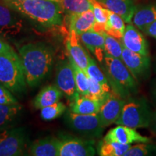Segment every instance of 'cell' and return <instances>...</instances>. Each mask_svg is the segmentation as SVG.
<instances>
[{
    "label": "cell",
    "mask_w": 156,
    "mask_h": 156,
    "mask_svg": "<svg viewBox=\"0 0 156 156\" xmlns=\"http://www.w3.org/2000/svg\"><path fill=\"white\" fill-rule=\"evenodd\" d=\"M0 83L14 94H21L26 90L22 62L14 50L0 54Z\"/></svg>",
    "instance_id": "cell-4"
},
{
    "label": "cell",
    "mask_w": 156,
    "mask_h": 156,
    "mask_svg": "<svg viewBox=\"0 0 156 156\" xmlns=\"http://www.w3.org/2000/svg\"><path fill=\"white\" fill-rule=\"evenodd\" d=\"M125 99L112 91L101 103L99 116L103 126H108L116 123L122 114L123 107L125 104Z\"/></svg>",
    "instance_id": "cell-10"
},
{
    "label": "cell",
    "mask_w": 156,
    "mask_h": 156,
    "mask_svg": "<svg viewBox=\"0 0 156 156\" xmlns=\"http://www.w3.org/2000/svg\"><path fill=\"white\" fill-rule=\"evenodd\" d=\"M23 27L20 15L0 2V38L9 39L21 32Z\"/></svg>",
    "instance_id": "cell-9"
},
{
    "label": "cell",
    "mask_w": 156,
    "mask_h": 156,
    "mask_svg": "<svg viewBox=\"0 0 156 156\" xmlns=\"http://www.w3.org/2000/svg\"><path fill=\"white\" fill-rule=\"evenodd\" d=\"M105 46L104 56H108L111 57L122 59L123 45L122 42L114 37L104 33Z\"/></svg>",
    "instance_id": "cell-30"
},
{
    "label": "cell",
    "mask_w": 156,
    "mask_h": 156,
    "mask_svg": "<svg viewBox=\"0 0 156 156\" xmlns=\"http://www.w3.org/2000/svg\"><path fill=\"white\" fill-rule=\"evenodd\" d=\"M70 63L73 68L74 74H75V80L76 84V90L78 93L82 95H88L89 82L88 76L86 72H85L81 68H80L75 62L69 56Z\"/></svg>",
    "instance_id": "cell-28"
},
{
    "label": "cell",
    "mask_w": 156,
    "mask_h": 156,
    "mask_svg": "<svg viewBox=\"0 0 156 156\" xmlns=\"http://www.w3.org/2000/svg\"><path fill=\"white\" fill-rule=\"evenodd\" d=\"M107 78L113 92L126 99L137 92V84L122 59L104 56Z\"/></svg>",
    "instance_id": "cell-3"
},
{
    "label": "cell",
    "mask_w": 156,
    "mask_h": 156,
    "mask_svg": "<svg viewBox=\"0 0 156 156\" xmlns=\"http://www.w3.org/2000/svg\"><path fill=\"white\" fill-rule=\"evenodd\" d=\"M156 154V146L149 143L140 142L137 145L131 146L124 153V156H145Z\"/></svg>",
    "instance_id": "cell-32"
},
{
    "label": "cell",
    "mask_w": 156,
    "mask_h": 156,
    "mask_svg": "<svg viewBox=\"0 0 156 156\" xmlns=\"http://www.w3.org/2000/svg\"><path fill=\"white\" fill-rule=\"evenodd\" d=\"M79 36L75 31L69 30V36L67 38V48L69 52V57L75 62V64L84 71H86L88 65L90 56L84 49L79 41Z\"/></svg>",
    "instance_id": "cell-16"
},
{
    "label": "cell",
    "mask_w": 156,
    "mask_h": 156,
    "mask_svg": "<svg viewBox=\"0 0 156 156\" xmlns=\"http://www.w3.org/2000/svg\"><path fill=\"white\" fill-rule=\"evenodd\" d=\"M79 38L84 46L96 56L99 62L102 61L104 57V33L101 34L90 30L80 35Z\"/></svg>",
    "instance_id": "cell-18"
},
{
    "label": "cell",
    "mask_w": 156,
    "mask_h": 156,
    "mask_svg": "<svg viewBox=\"0 0 156 156\" xmlns=\"http://www.w3.org/2000/svg\"><path fill=\"white\" fill-rule=\"evenodd\" d=\"M103 140L106 141L116 142L124 145L132 143H151L152 140L147 136H142L135 129L124 125H119L112 129L104 136Z\"/></svg>",
    "instance_id": "cell-13"
},
{
    "label": "cell",
    "mask_w": 156,
    "mask_h": 156,
    "mask_svg": "<svg viewBox=\"0 0 156 156\" xmlns=\"http://www.w3.org/2000/svg\"><path fill=\"white\" fill-rule=\"evenodd\" d=\"M27 85L38 86L49 75L54 62V48L44 42L25 44L18 49Z\"/></svg>",
    "instance_id": "cell-1"
},
{
    "label": "cell",
    "mask_w": 156,
    "mask_h": 156,
    "mask_svg": "<svg viewBox=\"0 0 156 156\" xmlns=\"http://www.w3.org/2000/svg\"><path fill=\"white\" fill-rule=\"evenodd\" d=\"M67 107L64 103L58 101L54 104L41 109V116L44 121H51L58 118L65 112Z\"/></svg>",
    "instance_id": "cell-31"
},
{
    "label": "cell",
    "mask_w": 156,
    "mask_h": 156,
    "mask_svg": "<svg viewBox=\"0 0 156 156\" xmlns=\"http://www.w3.org/2000/svg\"><path fill=\"white\" fill-rule=\"evenodd\" d=\"M56 85L70 101L77 93L73 68L70 61L64 59L57 65L56 75Z\"/></svg>",
    "instance_id": "cell-12"
},
{
    "label": "cell",
    "mask_w": 156,
    "mask_h": 156,
    "mask_svg": "<svg viewBox=\"0 0 156 156\" xmlns=\"http://www.w3.org/2000/svg\"><path fill=\"white\" fill-rule=\"evenodd\" d=\"M64 119L72 129L86 139L94 140L100 137L105 128L101 124L98 114H80L69 112Z\"/></svg>",
    "instance_id": "cell-6"
},
{
    "label": "cell",
    "mask_w": 156,
    "mask_h": 156,
    "mask_svg": "<svg viewBox=\"0 0 156 156\" xmlns=\"http://www.w3.org/2000/svg\"><path fill=\"white\" fill-rule=\"evenodd\" d=\"M131 147L130 145L103 140L98 145V153L101 156H122Z\"/></svg>",
    "instance_id": "cell-25"
},
{
    "label": "cell",
    "mask_w": 156,
    "mask_h": 156,
    "mask_svg": "<svg viewBox=\"0 0 156 156\" xmlns=\"http://www.w3.org/2000/svg\"><path fill=\"white\" fill-rule=\"evenodd\" d=\"M153 98H154V99H155V101H156V87H155V89L153 90Z\"/></svg>",
    "instance_id": "cell-38"
},
{
    "label": "cell",
    "mask_w": 156,
    "mask_h": 156,
    "mask_svg": "<svg viewBox=\"0 0 156 156\" xmlns=\"http://www.w3.org/2000/svg\"><path fill=\"white\" fill-rule=\"evenodd\" d=\"M85 72L89 77L92 78L93 80L100 84L106 92L109 93L112 91L111 85L108 83L107 77L103 74L100 67L97 65L95 60L90 56L88 65Z\"/></svg>",
    "instance_id": "cell-27"
},
{
    "label": "cell",
    "mask_w": 156,
    "mask_h": 156,
    "mask_svg": "<svg viewBox=\"0 0 156 156\" xmlns=\"http://www.w3.org/2000/svg\"><path fill=\"white\" fill-rule=\"evenodd\" d=\"M63 93L56 85H47L42 88L35 98L34 106L36 109H42L59 101Z\"/></svg>",
    "instance_id": "cell-21"
},
{
    "label": "cell",
    "mask_w": 156,
    "mask_h": 156,
    "mask_svg": "<svg viewBox=\"0 0 156 156\" xmlns=\"http://www.w3.org/2000/svg\"><path fill=\"white\" fill-rule=\"evenodd\" d=\"M94 140L62 136L60 139L59 156H92L95 155Z\"/></svg>",
    "instance_id": "cell-8"
},
{
    "label": "cell",
    "mask_w": 156,
    "mask_h": 156,
    "mask_svg": "<svg viewBox=\"0 0 156 156\" xmlns=\"http://www.w3.org/2000/svg\"><path fill=\"white\" fill-rule=\"evenodd\" d=\"M60 139L46 136L35 140L28 147V155L34 156H59Z\"/></svg>",
    "instance_id": "cell-15"
},
{
    "label": "cell",
    "mask_w": 156,
    "mask_h": 156,
    "mask_svg": "<svg viewBox=\"0 0 156 156\" xmlns=\"http://www.w3.org/2000/svg\"><path fill=\"white\" fill-rule=\"evenodd\" d=\"M22 106L0 104V131L12 128L21 116Z\"/></svg>",
    "instance_id": "cell-22"
},
{
    "label": "cell",
    "mask_w": 156,
    "mask_h": 156,
    "mask_svg": "<svg viewBox=\"0 0 156 156\" xmlns=\"http://www.w3.org/2000/svg\"><path fill=\"white\" fill-rule=\"evenodd\" d=\"M51 1H54V2H61V0H51Z\"/></svg>",
    "instance_id": "cell-39"
},
{
    "label": "cell",
    "mask_w": 156,
    "mask_h": 156,
    "mask_svg": "<svg viewBox=\"0 0 156 156\" xmlns=\"http://www.w3.org/2000/svg\"><path fill=\"white\" fill-rule=\"evenodd\" d=\"M152 116L153 112L145 99H131L126 101L116 124L135 129L147 128L151 125Z\"/></svg>",
    "instance_id": "cell-5"
},
{
    "label": "cell",
    "mask_w": 156,
    "mask_h": 156,
    "mask_svg": "<svg viewBox=\"0 0 156 156\" xmlns=\"http://www.w3.org/2000/svg\"><path fill=\"white\" fill-rule=\"evenodd\" d=\"M144 32L156 39V21L150 25Z\"/></svg>",
    "instance_id": "cell-36"
},
{
    "label": "cell",
    "mask_w": 156,
    "mask_h": 156,
    "mask_svg": "<svg viewBox=\"0 0 156 156\" xmlns=\"http://www.w3.org/2000/svg\"><path fill=\"white\" fill-rule=\"evenodd\" d=\"M95 17L93 10L70 15L69 30L75 31L78 36L86 31L93 30Z\"/></svg>",
    "instance_id": "cell-20"
},
{
    "label": "cell",
    "mask_w": 156,
    "mask_h": 156,
    "mask_svg": "<svg viewBox=\"0 0 156 156\" xmlns=\"http://www.w3.org/2000/svg\"><path fill=\"white\" fill-rule=\"evenodd\" d=\"M103 7L116 13L126 23H132L136 7L132 0H98Z\"/></svg>",
    "instance_id": "cell-19"
},
{
    "label": "cell",
    "mask_w": 156,
    "mask_h": 156,
    "mask_svg": "<svg viewBox=\"0 0 156 156\" xmlns=\"http://www.w3.org/2000/svg\"><path fill=\"white\" fill-rule=\"evenodd\" d=\"M93 13L95 17V24L93 30L95 32L105 33V26L107 22L109 10L104 7L99 2L95 1L93 5Z\"/></svg>",
    "instance_id": "cell-29"
},
{
    "label": "cell",
    "mask_w": 156,
    "mask_h": 156,
    "mask_svg": "<svg viewBox=\"0 0 156 156\" xmlns=\"http://www.w3.org/2000/svg\"><path fill=\"white\" fill-rule=\"evenodd\" d=\"M122 60L135 80L143 78L149 73L151 58L128 49L123 46Z\"/></svg>",
    "instance_id": "cell-11"
},
{
    "label": "cell",
    "mask_w": 156,
    "mask_h": 156,
    "mask_svg": "<svg viewBox=\"0 0 156 156\" xmlns=\"http://www.w3.org/2000/svg\"><path fill=\"white\" fill-rule=\"evenodd\" d=\"M95 1L97 0H61L60 3L64 12L73 15L93 10Z\"/></svg>",
    "instance_id": "cell-26"
},
{
    "label": "cell",
    "mask_w": 156,
    "mask_h": 156,
    "mask_svg": "<svg viewBox=\"0 0 156 156\" xmlns=\"http://www.w3.org/2000/svg\"><path fill=\"white\" fill-rule=\"evenodd\" d=\"M155 21H156V6H147L136 9L132 22L136 28L145 31Z\"/></svg>",
    "instance_id": "cell-23"
},
{
    "label": "cell",
    "mask_w": 156,
    "mask_h": 156,
    "mask_svg": "<svg viewBox=\"0 0 156 156\" xmlns=\"http://www.w3.org/2000/svg\"><path fill=\"white\" fill-rule=\"evenodd\" d=\"M124 21L119 15L109 10L107 22L105 26V32L119 40H121L125 31Z\"/></svg>",
    "instance_id": "cell-24"
},
{
    "label": "cell",
    "mask_w": 156,
    "mask_h": 156,
    "mask_svg": "<svg viewBox=\"0 0 156 156\" xmlns=\"http://www.w3.org/2000/svg\"><path fill=\"white\" fill-rule=\"evenodd\" d=\"M101 106L99 101L77 92L70 101V112L80 114H98Z\"/></svg>",
    "instance_id": "cell-17"
},
{
    "label": "cell",
    "mask_w": 156,
    "mask_h": 156,
    "mask_svg": "<svg viewBox=\"0 0 156 156\" xmlns=\"http://www.w3.org/2000/svg\"><path fill=\"white\" fill-rule=\"evenodd\" d=\"M151 126L152 130L156 133V111L155 112H153V116H152V119L151 123Z\"/></svg>",
    "instance_id": "cell-37"
},
{
    "label": "cell",
    "mask_w": 156,
    "mask_h": 156,
    "mask_svg": "<svg viewBox=\"0 0 156 156\" xmlns=\"http://www.w3.org/2000/svg\"><path fill=\"white\" fill-rule=\"evenodd\" d=\"M122 44L128 49L144 56H149L148 43L141 32L133 25H126Z\"/></svg>",
    "instance_id": "cell-14"
},
{
    "label": "cell",
    "mask_w": 156,
    "mask_h": 156,
    "mask_svg": "<svg viewBox=\"0 0 156 156\" xmlns=\"http://www.w3.org/2000/svg\"><path fill=\"white\" fill-rule=\"evenodd\" d=\"M20 15L45 28L60 26L63 23L61 3L51 0H2Z\"/></svg>",
    "instance_id": "cell-2"
},
{
    "label": "cell",
    "mask_w": 156,
    "mask_h": 156,
    "mask_svg": "<svg viewBox=\"0 0 156 156\" xmlns=\"http://www.w3.org/2000/svg\"><path fill=\"white\" fill-rule=\"evenodd\" d=\"M12 50L14 49L7 43H6L3 38H0V54L9 52Z\"/></svg>",
    "instance_id": "cell-35"
},
{
    "label": "cell",
    "mask_w": 156,
    "mask_h": 156,
    "mask_svg": "<svg viewBox=\"0 0 156 156\" xmlns=\"http://www.w3.org/2000/svg\"><path fill=\"white\" fill-rule=\"evenodd\" d=\"M18 101L9 90L0 83V104L15 105L18 104Z\"/></svg>",
    "instance_id": "cell-34"
},
{
    "label": "cell",
    "mask_w": 156,
    "mask_h": 156,
    "mask_svg": "<svg viewBox=\"0 0 156 156\" xmlns=\"http://www.w3.org/2000/svg\"><path fill=\"white\" fill-rule=\"evenodd\" d=\"M28 143V136L24 127L0 131V156L25 155Z\"/></svg>",
    "instance_id": "cell-7"
},
{
    "label": "cell",
    "mask_w": 156,
    "mask_h": 156,
    "mask_svg": "<svg viewBox=\"0 0 156 156\" xmlns=\"http://www.w3.org/2000/svg\"><path fill=\"white\" fill-rule=\"evenodd\" d=\"M88 82H89V88H88V96L92 98L95 99L101 103L103 101L106 99V98L108 96V95L111 92L107 93L103 90L102 86L97 83L96 81L93 80L92 78L88 77Z\"/></svg>",
    "instance_id": "cell-33"
}]
</instances>
